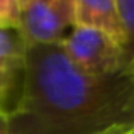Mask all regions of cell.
<instances>
[{
    "instance_id": "1",
    "label": "cell",
    "mask_w": 134,
    "mask_h": 134,
    "mask_svg": "<svg viewBox=\"0 0 134 134\" xmlns=\"http://www.w3.org/2000/svg\"><path fill=\"white\" fill-rule=\"evenodd\" d=\"M134 124V73L88 75L61 46H27L19 97L9 112L10 134H95Z\"/></svg>"
},
{
    "instance_id": "2",
    "label": "cell",
    "mask_w": 134,
    "mask_h": 134,
    "mask_svg": "<svg viewBox=\"0 0 134 134\" xmlns=\"http://www.w3.org/2000/svg\"><path fill=\"white\" fill-rule=\"evenodd\" d=\"M59 46L66 58L88 75L109 76L127 71L124 68L122 44L98 29L73 26Z\"/></svg>"
},
{
    "instance_id": "3",
    "label": "cell",
    "mask_w": 134,
    "mask_h": 134,
    "mask_svg": "<svg viewBox=\"0 0 134 134\" xmlns=\"http://www.w3.org/2000/svg\"><path fill=\"white\" fill-rule=\"evenodd\" d=\"M71 27V0H34L20 9L17 31L26 46H49L61 43Z\"/></svg>"
},
{
    "instance_id": "4",
    "label": "cell",
    "mask_w": 134,
    "mask_h": 134,
    "mask_svg": "<svg viewBox=\"0 0 134 134\" xmlns=\"http://www.w3.org/2000/svg\"><path fill=\"white\" fill-rule=\"evenodd\" d=\"M27 46L17 29H0V114L9 115L22 87Z\"/></svg>"
},
{
    "instance_id": "5",
    "label": "cell",
    "mask_w": 134,
    "mask_h": 134,
    "mask_svg": "<svg viewBox=\"0 0 134 134\" xmlns=\"http://www.w3.org/2000/svg\"><path fill=\"white\" fill-rule=\"evenodd\" d=\"M73 26L92 27L122 44V26L117 0H71Z\"/></svg>"
},
{
    "instance_id": "6",
    "label": "cell",
    "mask_w": 134,
    "mask_h": 134,
    "mask_svg": "<svg viewBox=\"0 0 134 134\" xmlns=\"http://www.w3.org/2000/svg\"><path fill=\"white\" fill-rule=\"evenodd\" d=\"M122 26V54L124 68L134 73V0H117Z\"/></svg>"
},
{
    "instance_id": "7",
    "label": "cell",
    "mask_w": 134,
    "mask_h": 134,
    "mask_svg": "<svg viewBox=\"0 0 134 134\" xmlns=\"http://www.w3.org/2000/svg\"><path fill=\"white\" fill-rule=\"evenodd\" d=\"M19 15V0H0V29H17Z\"/></svg>"
},
{
    "instance_id": "8",
    "label": "cell",
    "mask_w": 134,
    "mask_h": 134,
    "mask_svg": "<svg viewBox=\"0 0 134 134\" xmlns=\"http://www.w3.org/2000/svg\"><path fill=\"white\" fill-rule=\"evenodd\" d=\"M95 134H134V124H114Z\"/></svg>"
},
{
    "instance_id": "9",
    "label": "cell",
    "mask_w": 134,
    "mask_h": 134,
    "mask_svg": "<svg viewBox=\"0 0 134 134\" xmlns=\"http://www.w3.org/2000/svg\"><path fill=\"white\" fill-rule=\"evenodd\" d=\"M0 134H10L9 115H3V114H0Z\"/></svg>"
},
{
    "instance_id": "10",
    "label": "cell",
    "mask_w": 134,
    "mask_h": 134,
    "mask_svg": "<svg viewBox=\"0 0 134 134\" xmlns=\"http://www.w3.org/2000/svg\"><path fill=\"white\" fill-rule=\"evenodd\" d=\"M31 2H34V0H19V5H20V9H22V7H26L27 3H31Z\"/></svg>"
}]
</instances>
